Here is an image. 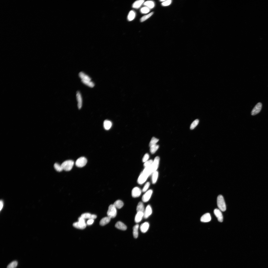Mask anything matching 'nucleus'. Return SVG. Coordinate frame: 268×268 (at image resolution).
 Returning a JSON list of instances; mask_svg holds the SVG:
<instances>
[{"label": "nucleus", "instance_id": "nucleus-32", "mask_svg": "<svg viewBox=\"0 0 268 268\" xmlns=\"http://www.w3.org/2000/svg\"><path fill=\"white\" fill-rule=\"evenodd\" d=\"M159 141V139L155 138V137H153L150 142L149 144V146L150 147L152 146L156 145V143L158 142Z\"/></svg>", "mask_w": 268, "mask_h": 268}, {"label": "nucleus", "instance_id": "nucleus-19", "mask_svg": "<svg viewBox=\"0 0 268 268\" xmlns=\"http://www.w3.org/2000/svg\"><path fill=\"white\" fill-rule=\"evenodd\" d=\"M79 76L82 80L91 81V78L83 72L79 73Z\"/></svg>", "mask_w": 268, "mask_h": 268}, {"label": "nucleus", "instance_id": "nucleus-30", "mask_svg": "<svg viewBox=\"0 0 268 268\" xmlns=\"http://www.w3.org/2000/svg\"><path fill=\"white\" fill-rule=\"evenodd\" d=\"M158 172L156 171L153 173L152 177V182L153 184H155L157 180L158 176Z\"/></svg>", "mask_w": 268, "mask_h": 268}, {"label": "nucleus", "instance_id": "nucleus-37", "mask_svg": "<svg viewBox=\"0 0 268 268\" xmlns=\"http://www.w3.org/2000/svg\"><path fill=\"white\" fill-rule=\"evenodd\" d=\"M153 161L152 160L148 161L145 163L144 166L145 168L151 166L152 165Z\"/></svg>", "mask_w": 268, "mask_h": 268}, {"label": "nucleus", "instance_id": "nucleus-29", "mask_svg": "<svg viewBox=\"0 0 268 268\" xmlns=\"http://www.w3.org/2000/svg\"><path fill=\"white\" fill-rule=\"evenodd\" d=\"M159 147V145L156 144L150 147V152L152 154L154 153L158 149Z\"/></svg>", "mask_w": 268, "mask_h": 268}, {"label": "nucleus", "instance_id": "nucleus-16", "mask_svg": "<svg viewBox=\"0 0 268 268\" xmlns=\"http://www.w3.org/2000/svg\"><path fill=\"white\" fill-rule=\"evenodd\" d=\"M149 225L148 222H145L141 224L140 228L141 231L143 233H146L148 229Z\"/></svg>", "mask_w": 268, "mask_h": 268}, {"label": "nucleus", "instance_id": "nucleus-4", "mask_svg": "<svg viewBox=\"0 0 268 268\" xmlns=\"http://www.w3.org/2000/svg\"><path fill=\"white\" fill-rule=\"evenodd\" d=\"M117 214V210L116 208L114 205H111L109 207L107 212L108 217L110 218H115Z\"/></svg>", "mask_w": 268, "mask_h": 268}, {"label": "nucleus", "instance_id": "nucleus-3", "mask_svg": "<svg viewBox=\"0 0 268 268\" xmlns=\"http://www.w3.org/2000/svg\"><path fill=\"white\" fill-rule=\"evenodd\" d=\"M74 162L71 160L65 161L63 162L61 166L63 170L66 171H69L72 168Z\"/></svg>", "mask_w": 268, "mask_h": 268}, {"label": "nucleus", "instance_id": "nucleus-17", "mask_svg": "<svg viewBox=\"0 0 268 268\" xmlns=\"http://www.w3.org/2000/svg\"><path fill=\"white\" fill-rule=\"evenodd\" d=\"M81 217L84 219H94L97 218V216L94 214H92L89 213H85L82 214Z\"/></svg>", "mask_w": 268, "mask_h": 268}, {"label": "nucleus", "instance_id": "nucleus-39", "mask_svg": "<svg viewBox=\"0 0 268 268\" xmlns=\"http://www.w3.org/2000/svg\"><path fill=\"white\" fill-rule=\"evenodd\" d=\"M149 158V155L148 153H146L142 159V161L143 162H145L148 161Z\"/></svg>", "mask_w": 268, "mask_h": 268}, {"label": "nucleus", "instance_id": "nucleus-34", "mask_svg": "<svg viewBox=\"0 0 268 268\" xmlns=\"http://www.w3.org/2000/svg\"><path fill=\"white\" fill-rule=\"evenodd\" d=\"M18 265L16 261H14L11 263L7 266V268H16Z\"/></svg>", "mask_w": 268, "mask_h": 268}, {"label": "nucleus", "instance_id": "nucleus-7", "mask_svg": "<svg viewBox=\"0 0 268 268\" xmlns=\"http://www.w3.org/2000/svg\"><path fill=\"white\" fill-rule=\"evenodd\" d=\"M262 104L261 103H258L252 110L251 114L252 115H255L259 113L262 108Z\"/></svg>", "mask_w": 268, "mask_h": 268}, {"label": "nucleus", "instance_id": "nucleus-10", "mask_svg": "<svg viewBox=\"0 0 268 268\" xmlns=\"http://www.w3.org/2000/svg\"><path fill=\"white\" fill-rule=\"evenodd\" d=\"M142 193L140 189L138 187H136L134 188L132 191V195L134 198L138 197H140Z\"/></svg>", "mask_w": 268, "mask_h": 268}, {"label": "nucleus", "instance_id": "nucleus-18", "mask_svg": "<svg viewBox=\"0 0 268 268\" xmlns=\"http://www.w3.org/2000/svg\"><path fill=\"white\" fill-rule=\"evenodd\" d=\"M143 213L142 212H137L135 219V221L136 223H138L142 220L143 217Z\"/></svg>", "mask_w": 268, "mask_h": 268}, {"label": "nucleus", "instance_id": "nucleus-28", "mask_svg": "<svg viewBox=\"0 0 268 268\" xmlns=\"http://www.w3.org/2000/svg\"><path fill=\"white\" fill-rule=\"evenodd\" d=\"M144 5L147 6L149 9H152L154 6V2L152 1H147L144 3Z\"/></svg>", "mask_w": 268, "mask_h": 268}, {"label": "nucleus", "instance_id": "nucleus-22", "mask_svg": "<svg viewBox=\"0 0 268 268\" xmlns=\"http://www.w3.org/2000/svg\"><path fill=\"white\" fill-rule=\"evenodd\" d=\"M144 1V0H140L136 1L133 4V8L135 9L139 8L140 7Z\"/></svg>", "mask_w": 268, "mask_h": 268}, {"label": "nucleus", "instance_id": "nucleus-38", "mask_svg": "<svg viewBox=\"0 0 268 268\" xmlns=\"http://www.w3.org/2000/svg\"><path fill=\"white\" fill-rule=\"evenodd\" d=\"M150 185V183L149 182H147L145 184L142 189V191L143 192H146L148 188Z\"/></svg>", "mask_w": 268, "mask_h": 268}, {"label": "nucleus", "instance_id": "nucleus-21", "mask_svg": "<svg viewBox=\"0 0 268 268\" xmlns=\"http://www.w3.org/2000/svg\"><path fill=\"white\" fill-rule=\"evenodd\" d=\"M145 210L144 206L143 203L142 202H139L137 207L136 210L137 212L144 213Z\"/></svg>", "mask_w": 268, "mask_h": 268}, {"label": "nucleus", "instance_id": "nucleus-35", "mask_svg": "<svg viewBox=\"0 0 268 268\" xmlns=\"http://www.w3.org/2000/svg\"><path fill=\"white\" fill-rule=\"evenodd\" d=\"M199 122V120L198 119L196 120L193 121L191 126V130L193 129L198 125Z\"/></svg>", "mask_w": 268, "mask_h": 268}, {"label": "nucleus", "instance_id": "nucleus-11", "mask_svg": "<svg viewBox=\"0 0 268 268\" xmlns=\"http://www.w3.org/2000/svg\"><path fill=\"white\" fill-rule=\"evenodd\" d=\"M152 213V208L149 205H148L146 207L143 213V218L147 219L151 215Z\"/></svg>", "mask_w": 268, "mask_h": 268}, {"label": "nucleus", "instance_id": "nucleus-31", "mask_svg": "<svg viewBox=\"0 0 268 268\" xmlns=\"http://www.w3.org/2000/svg\"><path fill=\"white\" fill-rule=\"evenodd\" d=\"M153 14V12H152L149 14L142 16L140 19V21L142 22L146 21V20L151 17Z\"/></svg>", "mask_w": 268, "mask_h": 268}, {"label": "nucleus", "instance_id": "nucleus-27", "mask_svg": "<svg viewBox=\"0 0 268 268\" xmlns=\"http://www.w3.org/2000/svg\"><path fill=\"white\" fill-rule=\"evenodd\" d=\"M81 81L84 84L90 88H93L95 86L94 83L91 81L82 80Z\"/></svg>", "mask_w": 268, "mask_h": 268}, {"label": "nucleus", "instance_id": "nucleus-36", "mask_svg": "<svg viewBox=\"0 0 268 268\" xmlns=\"http://www.w3.org/2000/svg\"><path fill=\"white\" fill-rule=\"evenodd\" d=\"M150 11V9L147 6L142 8L140 10L141 12L143 14H147Z\"/></svg>", "mask_w": 268, "mask_h": 268}, {"label": "nucleus", "instance_id": "nucleus-14", "mask_svg": "<svg viewBox=\"0 0 268 268\" xmlns=\"http://www.w3.org/2000/svg\"><path fill=\"white\" fill-rule=\"evenodd\" d=\"M211 218L210 214L207 213L202 216L201 218V221L204 223H207L210 222L211 220Z\"/></svg>", "mask_w": 268, "mask_h": 268}, {"label": "nucleus", "instance_id": "nucleus-13", "mask_svg": "<svg viewBox=\"0 0 268 268\" xmlns=\"http://www.w3.org/2000/svg\"><path fill=\"white\" fill-rule=\"evenodd\" d=\"M76 96L77 102L78 107V109H80L82 106V100L81 94L79 91H77Z\"/></svg>", "mask_w": 268, "mask_h": 268}, {"label": "nucleus", "instance_id": "nucleus-25", "mask_svg": "<svg viewBox=\"0 0 268 268\" xmlns=\"http://www.w3.org/2000/svg\"><path fill=\"white\" fill-rule=\"evenodd\" d=\"M113 205L116 208L120 209L123 206L124 203L122 201L119 200L116 201Z\"/></svg>", "mask_w": 268, "mask_h": 268}, {"label": "nucleus", "instance_id": "nucleus-9", "mask_svg": "<svg viewBox=\"0 0 268 268\" xmlns=\"http://www.w3.org/2000/svg\"><path fill=\"white\" fill-rule=\"evenodd\" d=\"M160 158L159 157H156L152 166L153 173L156 171L158 169L159 164Z\"/></svg>", "mask_w": 268, "mask_h": 268}, {"label": "nucleus", "instance_id": "nucleus-2", "mask_svg": "<svg viewBox=\"0 0 268 268\" xmlns=\"http://www.w3.org/2000/svg\"><path fill=\"white\" fill-rule=\"evenodd\" d=\"M73 226L76 228L81 230L84 229L87 226L85 219L82 217L78 219V222L74 223Z\"/></svg>", "mask_w": 268, "mask_h": 268}, {"label": "nucleus", "instance_id": "nucleus-23", "mask_svg": "<svg viewBox=\"0 0 268 268\" xmlns=\"http://www.w3.org/2000/svg\"><path fill=\"white\" fill-rule=\"evenodd\" d=\"M139 228V225L138 224L135 225L133 228V236L135 238H137L138 237Z\"/></svg>", "mask_w": 268, "mask_h": 268}, {"label": "nucleus", "instance_id": "nucleus-26", "mask_svg": "<svg viewBox=\"0 0 268 268\" xmlns=\"http://www.w3.org/2000/svg\"><path fill=\"white\" fill-rule=\"evenodd\" d=\"M135 16L136 14L135 11L133 10L131 11L128 16V20L129 21H132L135 18Z\"/></svg>", "mask_w": 268, "mask_h": 268}, {"label": "nucleus", "instance_id": "nucleus-6", "mask_svg": "<svg viewBox=\"0 0 268 268\" xmlns=\"http://www.w3.org/2000/svg\"><path fill=\"white\" fill-rule=\"evenodd\" d=\"M149 176L142 172L140 174L137 180V182L140 185L144 183L147 180Z\"/></svg>", "mask_w": 268, "mask_h": 268}, {"label": "nucleus", "instance_id": "nucleus-43", "mask_svg": "<svg viewBox=\"0 0 268 268\" xmlns=\"http://www.w3.org/2000/svg\"><path fill=\"white\" fill-rule=\"evenodd\" d=\"M166 1V0H160V1H161V2H163V1H164L165 2Z\"/></svg>", "mask_w": 268, "mask_h": 268}, {"label": "nucleus", "instance_id": "nucleus-33", "mask_svg": "<svg viewBox=\"0 0 268 268\" xmlns=\"http://www.w3.org/2000/svg\"><path fill=\"white\" fill-rule=\"evenodd\" d=\"M54 167L56 170L59 172H61L63 170L61 165H60L58 163H55L54 165Z\"/></svg>", "mask_w": 268, "mask_h": 268}, {"label": "nucleus", "instance_id": "nucleus-8", "mask_svg": "<svg viewBox=\"0 0 268 268\" xmlns=\"http://www.w3.org/2000/svg\"><path fill=\"white\" fill-rule=\"evenodd\" d=\"M153 193L152 190H149L147 191L142 196V201L144 202H147L151 198Z\"/></svg>", "mask_w": 268, "mask_h": 268}, {"label": "nucleus", "instance_id": "nucleus-5", "mask_svg": "<svg viewBox=\"0 0 268 268\" xmlns=\"http://www.w3.org/2000/svg\"><path fill=\"white\" fill-rule=\"evenodd\" d=\"M87 162V159L85 158L81 157L77 160L76 165L78 167H82L86 165Z\"/></svg>", "mask_w": 268, "mask_h": 268}, {"label": "nucleus", "instance_id": "nucleus-42", "mask_svg": "<svg viewBox=\"0 0 268 268\" xmlns=\"http://www.w3.org/2000/svg\"><path fill=\"white\" fill-rule=\"evenodd\" d=\"M4 206V202L3 200H1L0 201V209L1 211L2 210Z\"/></svg>", "mask_w": 268, "mask_h": 268}, {"label": "nucleus", "instance_id": "nucleus-40", "mask_svg": "<svg viewBox=\"0 0 268 268\" xmlns=\"http://www.w3.org/2000/svg\"><path fill=\"white\" fill-rule=\"evenodd\" d=\"M171 1L170 0H166L165 2H163L162 3V5L163 6H167L169 5H170L171 3Z\"/></svg>", "mask_w": 268, "mask_h": 268}, {"label": "nucleus", "instance_id": "nucleus-41", "mask_svg": "<svg viewBox=\"0 0 268 268\" xmlns=\"http://www.w3.org/2000/svg\"><path fill=\"white\" fill-rule=\"evenodd\" d=\"M94 222V220L93 219H89L87 221V224L88 225H91Z\"/></svg>", "mask_w": 268, "mask_h": 268}, {"label": "nucleus", "instance_id": "nucleus-1", "mask_svg": "<svg viewBox=\"0 0 268 268\" xmlns=\"http://www.w3.org/2000/svg\"><path fill=\"white\" fill-rule=\"evenodd\" d=\"M217 204L219 210L224 212L226 210V206L224 198L223 196L219 195L217 199Z\"/></svg>", "mask_w": 268, "mask_h": 268}, {"label": "nucleus", "instance_id": "nucleus-20", "mask_svg": "<svg viewBox=\"0 0 268 268\" xmlns=\"http://www.w3.org/2000/svg\"><path fill=\"white\" fill-rule=\"evenodd\" d=\"M111 219V218L108 217L103 218L100 221V225L102 226L106 225L109 223Z\"/></svg>", "mask_w": 268, "mask_h": 268}, {"label": "nucleus", "instance_id": "nucleus-24", "mask_svg": "<svg viewBox=\"0 0 268 268\" xmlns=\"http://www.w3.org/2000/svg\"><path fill=\"white\" fill-rule=\"evenodd\" d=\"M112 124L111 122L108 120H106L104 122V126L105 129L108 130L111 127Z\"/></svg>", "mask_w": 268, "mask_h": 268}, {"label": "nucleus", "instance_id": "nucleus-12", "mask_svg": "<svg viewBox=\"0 0 268 268\" xmlns=\"http://www.w3.org/2000/svg\"><path fill=\"white\" fill-rule=\"evenodd\" d=\"M214 212L215 216L217 218L218 221L220 222H223V217L220 210L219 209H215L214 210Z\"/></svg>", "mask_w": 268, "mask_h": 268}, {"label": "nucleus", "instance_id": "nucleus-15", "mask_svg": "<svg viewBox=\"0 0 268 268\" xmlns=\"http://www.w3.org/2000/svg\"><path fill=\"white\" fill-rule=\"evenodd\" d=\"M115 226L118 229L122 230H126L127 229L126 226L120 221L117 222L115 224Z\"/></svg>", "mask_w": 268, "mask_h": 268}]
</instances>
